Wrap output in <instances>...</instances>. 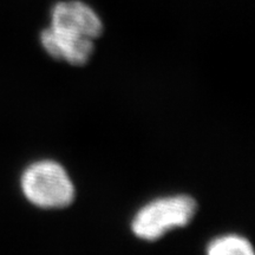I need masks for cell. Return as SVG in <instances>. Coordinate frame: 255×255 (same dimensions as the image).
<instances>
[{
  "label": "cell",
  "instance_id": "1",
  "mask_svg": "<svg viewBox=\"0 0 255 255\" xmlns=\"http://www.w3.org/2000/svg\"><path fill=\"white\" fill-rule=\"evenodd\" d=\"M26 199L41 208H64L75 199V187L62 165L41 161L30 165L21 176Z\"/></svg>",
  "mask_w": 255,
  "mask_h": 255
},
{
  "label": "cell",
  "instance_id": "2",
  "mask_svg": "<svg viewBox=\"0 0 255 255\" xmlns=\"http://www.w3.org/2000/svg\"><path fill=\"white\" fill-rule=\"evenodd\" d=\"M195 212L196 202L189 196L155 200L137 213L132 221V232L143 240H157L170 229L187 226Z\"/></svg>",
  "mask_w": 255,
  "mask_h": 255
},
{
  "label": "cell",
  "instance_id": "3",
  "mask_svg": "<svg viewBox=\"0 0 255 255\" xmlns=\"http://www.w3.org/2000/svg\"><path fill=\"white\" fill-rule=\"evenodd\" d=\"M51 27L55 30L94 40L103 31L100 17L81 1H60L51 13Z\"/></svg>",
  "mask_w": 255,
  "mask_h": 255
},
{
  "label": "cell",
  "instance_id": "4",
  "mask_svg": "<svg viewBox=\"0 0 255 255\" xmlns=\"http://www.w3.org/2000/svg\"><path fill=\"white\" fill-rule=\"evenodd\" d=\"M41 44L50 56L64 59L72 65H83L94 52V41L49 27L41 32Z\"/></svg>",
  "mask_w": 255,
  "mask_h": 255
},
{
  "label": "cell",
  "instance_id": "5",
  "mask_svg": "<svg viewBox=\"0 0 255 255\" xmlns=\"http://www.w3.org/2000/svg\"><path fill=\"white\" fill-rule=\"evenodd\" d=\"M210 255H253L254 251L250 241L238 235H228L215 239L208 246Z\"/></svg>",
  "mask_w": 255,
  "mask_h": 255
}]
</instances>
